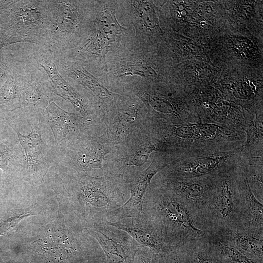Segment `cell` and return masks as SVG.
<instances>
[{
    "instance_id": "cell-1",
    "label": "cell",
    "mask_w": 263,
    "mask_h": 263,
    "mask_svg": "<svg viewBox=\"0 0 263 263\" xmlns=\"http://www.w3.org/2000/svg\"><path fill=\"white\" fill-rule=\"evenodd\" d=\"M142 212L160 228L172 247L212 232L205 215L166 186L154 187L150 184L143 200Z\"/></svg>"
},
{
    "instance_id": "cell-2",
    "label": "cell",
    "mask_w": 263,
    "mask_h": 263,
    "mask_svg": "<svg viewBox=\"0 0 263 263\" xmlns=\"http://www.w3.org/2000/svg\"><path fill=\"white\" fill-rule=\"evenodd\" d=\"M69 185L90 224L107 222L109 215L122 206L130 194L127 179L108 173L100 177L76 174Z\"/></svg>"
},
{
    "instance_id": "cell-3",
    "label": "cell",
    "mask_w": 263,
    "mask_h": 263,
    "mask_svg": "<svg viewBox=\"0 0 263 263\" xmlns=\"http://www.w3.org/2000/svg\"><path fill=\"white\" fill-rule=\"evenodd\" d=\"M115 2L99 1L95 19L88 25L87 37L83 45L73 54L72 59L81 63H93L107 71L106 56L126 47L127 29L118 22L115 16ZM114 52V53H115Z\"/></svg>"
},
{
    "instance_id": "cell-4",
    "label": "cell",
    "mask_w": 263,
    "mask_h": 263,
    "mask_svg": "<svg viewBox=\"0 0 263 263\" xmlns=\"http://www.w3.org/2000/svg\"><path fill=\"white\" fill-rule=\"evenodd\" d=\"M20 112L30 131L24 134L16 133L24 156L23 177L33 184H40L47 172L56 164L57 149L52 132L44 114Z\"/></svg>"
},
{
    "instance_id": "cell-5",
    "label": "cell",
    "mask_w": 263,
    "mask_h": 263,
    "mask_svg": "<svg viewBox=\"0 0 263 263\" xmlns=\"http://www.w3.org/2000/svg\"><path fill=\"white\" fill-rule=\"evenodd\" d=\"M234 186L232 179L224 177L213 189L206 213L212 233L240 225L242 195L240 186Z\"/></svg>"
},
{
    "instance_id": "cell-6",
    "label": "cell",
    "mask_w": 263,
    "mask_h": 263,
    "mask_svg": "<svg viewBox=\"0 0 263 263\" xmlns=\"http://www.w3.org/2000/svg\"><path fill=\"white\" fill-rule=\"evenodd\" d=\"M110 150L103 138L91 132L79 137L63 150L57 151L56 165L79 173L102 170L103 159Z\"/></svg>"
},
{
    "instance_id": "cell-7",
    "label": "cell",
    "mask_w": 263,
    "mask_h": 263,
    "mask_svg": "<svg viewBox=\"0 0 263 263\" xmlns=\"http://www.w3.org/2000/svg\"><path fill=\"white\" fill-rule=\"evenodd\" d=\"M86 228L100 246L108 263H133L141 245L128 233L105 222L88 225Z\"/></svg>"
},
{
    "instance_id": "cell-8",
    "label": "cell",
    "mask_w": 263,
    "mask_h": 263,
    "mask_svg": "<svg viewBox=\"0 0 263 263\" xmlns=\"http://www.w3.org/2000/svg\"><path fill=\"white\" fill-rule=\"evenodd\" d=\"M44 116L53 134L57 151L66 148L79 137L93 131V124L78 113L67 112L53 101Z\"/></svg>"
},
{
    "instance_id": "cell-9",
    "label": "cell",
    "mask_w": 263,
    "mask_h": 263,
    "mask_svg": "<svg viewBox=\"0 0 263 263\" xmlns=\"http://www.w3.org/2000/svg\"><path fill=\"white\" fill-rule=\"evenodd\" d=\"M167 166V164L162 161L154 159L147 168L135 176L130 182L129 199L122 206L109 215L107 222H114L141 213L143 200L153 178Z\"/></svg>"
},
{
    "instance_id": "cell-10",
    "label": "cell",
    "mask_w": 263,
    "mask_h": 263,
    "mask_svg": "<svg viewBox=\"0 0 263 263\" xmlns=\"http://www.w3.org/2000/svg\"><path fill=\"white\" fill-rule=\"evenodd\" d=\"M108 224L125 231L141 245L158 253L165 254L172 247L167 242L160 228L143 213Z\"/></svg>"
},
{
    "instance_id": "cell-11",
    "label": "cell",
    "mask_w": 263,
    "mask_h": 263,
    "mask_svg": "<svg viewBox=\"0 0 263 263\" xmlns=\"http://www.w3.org/2000/svg\"><path fill=\"white\" fill-rule=\"evenodd\" d=\"M39 75L32 73L21 75L20 109L27 113L44 114L56 94L48 76Z\"/></svg>"
},
{
    "instance_id": "cell-12",
    "label": "cell",
    "mask_w": 263,
    "mask_h": 263,
    "mask_svg": "<svg viewBox=\"0 0 263 263\" xmlns=\"http://www.w3.org/2000/svg\"><path fill=\"white\" fill-rule=\"evenodd\" d=\"M62 70L86 89L101 105L117 107L122 97L108 90L100 78H97L84 68L78 61L73 60L61 62Z\"/></svg>"
},
{
    "instance_id": "cell-13",
    "label": "cell",
    "mask_w": 263,
    "mask_h": 263,
    "mask_svg": "<svg viewBox=\"0 0 263 263\" xmlns=\"http://www.w3.org/2000/svg\"><path fill=\"white\" fill-rule=\"evenodd\" d=\"M75 1H53V24L50 37L53 43L80 35L84 30Z\"/></svg>"
},
{
    "instance_id": "cell-14",
    "label": "cell",
    "mask_w": 263,
    "mask_h": 263,
    "mask_svg": "<svg viewBox=\"0 0 263 263\" xmlns=\"http://www.w3.org/2000/svg\"><path fill=\"white\" fill-rule=\"evenodd\" d=\"M38 63L48 75L56 95L70 102L78 113L86 115L88 110L87 101L60 76L56 68L52 51L49 50L39 55Z\"/></svg>"
},
{
    "instance_id": "cell-15",
    "label": "cell",
    "mask_w": 263,
    "mask_h": 263,
    "mask_svg": "<svg viewBox=\"0 0 263 263\" xmlns=\"http://www.w3.org/2000/svg\"><path fill=\"white\" fill-rule=\"evenodd\" d=\"M166 186L188 204L203 213L206 218V209L213 189L198 181H186L173 176H167Z\"/></svg>"
},
{
    "instance_id": "cell-16",
    "label": "cell",
    "mask_w": 263,
    "mask_h": 263,
    "mask_svg": "<svg viewBox=\"0 0 263 263\" xmlns=\"http://www.w3.org/2000/svg\"><path fill=\"white\" fill-rule=\"evenodd\" d=\"M249 257L263 262V230L237 226L216 232Z\"/></svg>"
},
{
    "instance_id": "cell-17",
    "label": "cell",
    "mask_w": 263,
    "mask_h": 263,
    "mask_svg": "<svg viewBox=\"0 0 263 263\" xmlns=\"http://www.w3.org/2000/svg\"><path fill=\"white\" fill-rule=\"evenodd\" d=\"M141 107L137 101L122 104L120 108L117 106L109 128V136L113 143H119L131 133L132 127L139 120Z\"/></svg>"
},
{
    "instance_id": "cell-18",
    "label": "cell",
    "mask_w": 263,
    "mask_h": 263,
    "mask_svg": "<svg viewBox=\"0 0 263 263\" xmlns=\"http://www.w3.org/2000/svg\"><path fill=\"white\" fill-rule=\"evenodd\" d=\"M240 188L242 207L239 226L250 229L263 230V206L254 195L246 175Z\"/></svg>"
},
{
    "instance_id": "cell-19",
    "label": "cell",
    "mask_w": 263,
    "mask_h": 263,
    "mask_svg": "<svg viewBox=\"0 0 263 263\" xmlns=\"http://www.w3.org/2000/svg\"><path fill=\"white\" fill-rule=\"evenodd\" d=\"M128 9L130 10L129 14L132 23L134 26L136 37L138 41L143 43L144 38L150 35L156 25L157 19L154 9L151 3L149 1H127Z\"/></svg>"
},
{
    "instance_id": "cell-20",
    "label": "cell",
    "mask_w": 263,
    "mask_h": 263,
    "mask_svg": "<svg viewBox=\"0 0 263 263\" xmlns=\"http://www.w3.org/2000/svg\"><path fill=\"white\" fill-rule=\"evenodd\" d=\"M181 246L190 263H223L208 236Z\"/></svg>"
},
{
    "instance_id": "cell-21",
    "label": "cell",
    "mask_w": 263,
    "mask_h": 263,
    "mask_svg": "<svg viewBox=\"0 0 263 263\" xmlns=\"http://www.w3.org/2000/svg\"><path fill=\"white\" fill-rule=\"evenodd\" d=\"M208 239L223 263H263L247 255L218 233H212Z\"/></svg>"
},
{
    "instance_id": "cell-22",
    "label": "cell",
    "mask_w": 263,
    "mask_h": 263,
    "mask_svg": "<svg viewBox=\"0 0 263 263\" xmlns=\"http://www.w3.org/2000/svg\"><path fill=\"white\" fill-rule=\"evenodd\" d=\"M21 76L10 78L0 89V107L3 110L12 111L21 109Z\"/></svg>"
},
{
    "instance_id": "cell-23",
    "label": "cell",
    "mask_w": 263,
    "mask_h": 263,
    "mask_svg": "<svg viewBox=\"0 0 263 263\" xmlns=\"http://www.w3.org/2000/svg\"><path fill=\"white\" fill-rule=\"evenodd\" d=\"M133 263H167L163 254L156 253L141 245L136 252Z\"/></svg>"
},
{
    "instance_id": "cell-24",
    "label": "cell",
    "mask_w": 263,
    "mask_h": 263,
    "mask_svg": "<svg viewBox=\"0 0 263 263\" xmlns=\"http://www.w3.org/2000/svg\"><path fill=\"white\" fill-rule=\"evenodd\" d=\"M163 254L167 263H190L181 246L172 247Z\"/></svg>"
},
{
    "instance_id": "cell-25",
    "label": "cell",
    "mask_w": 263,
    "mask_h": 263,
    "mask_svg": "<svg viewBox=\"0 0 263 263\" xmlns=\"http://www.w3.org/2000/svg\"><path fill=\"white\" fill-rule=\"evenodd\" d=\"M176 134L179 137L188 139H199L198 125H184L176 130Z\"/></svg>"
}]
</instances>
